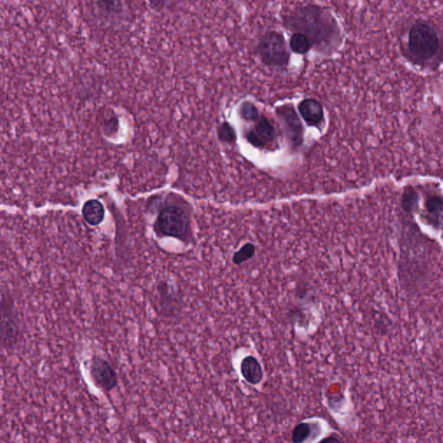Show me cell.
<instances>
[{
	"instance_id": "cell-8",
	"label": "cell",
	"mask_w": 443,
	"mask_h": 443,
	"mask_svg": "<svg viewBox=\"0 0 443 443\" xmlns=\"http://www.w3.org/2000/svg\"><path fill=\"white\" fill-rule=\"evenodd\" d=\"M273 137H275V129H273L272 124L265 117L261 118L255 129L249 131L246 134V138L249 143L255 147H264L266 144L273 140Z\"/></svg>"
},
{
	"instance_id": "cell-10",
	"label": "cell",
	"mask_w": 443,
	"mask_h": 443,
	"mask_svg": "<svg viewBox=\"0 0 443 443\" xmlns=\"http://www.w3.org/2000/svg\"><path fill=\"white\" fill-rule=\"evenodd\" d=\"M280 116H282L289 129L291 140L294 145H299L302 141V126L296 111L292 107L289 106L280 107Z\"/></svg>"
},
{
	"instance_id": "cell-18",
	"label": "cell",
	"mask_w": 443,
	"mask_h": 443,
	"mask_svg": "<svg viewBox=\"0 0 443 443\" xmlns=\"http://www.w3.org/2000/svg\"><path fill=\"white\" fill-rule=\"evenodd\" d=\"M240 114L246 120L254 121L258 119V109L254 104L251 102H244L242 104L240 109Z\"/></svg>"
},
{
	"instance_id": "cell-17",
	"label": "cell",
	"mask_w": 443,
	"mask_h": 443,
	"mask_svg": "<svg viewBox=\"0 0 443 443\" xmlns=\"http://www.w3.org/2000/svg\"><path fill=\"white\" fill-rule=\"evenodd\" d=\"M255 252V246L251 244V242H248V244L242 246L238 251L235 253L232 261H233L235 265H241L242 263L254 257Z\"/></svg>"
},
{
	"instance_id": "cell-21",
	"label": "cell",
	"mask_w": 443,
	"mask_h": 443,
	"mask_svg": "<svg viewBox=\"0 0 443 443\" xmlns=\"http://www.w3.org/2000/svg\"><path fill=\"white\" fill-rule=\"evenodd\" d=\"M321 442H341V440L338 439L337 436L334 437V436H327V437L321 440Z\"/></svg>"
},
{
	"instance_id": "cell-6",
	"label": "cell",
	"mask_w": 443,
	"mask_h": 443,
	"mask_svg": "<svg viewBox=\"0 0 443 443\" xmlns=\"http://www.w3.org/2000/svg\"><path fill=\"white\" fill-rule=\"evenodd\" d=\"M157 225L166 237L185 239L189 232L190 220L181 208L166 206L159 215Z\"/></svg>"
},
{
	"instance_id": "cell-3",
	"label": "cell",
	"mask_w": 443,
	"mask_h": 443,
	"mask_svg": "<svg viewBox=\"0 0 443 443\" xmlns=\"http://www.w3.org/2000/svg\"><path fill=\"white\" fill-rule=\"evenodd\" d=\"M257 51L261 61L269 67L283 69L289 64V51L285 38L278 31H269L260 38Z\"/></svg>"
},
{
	"instance_id": "cell-1",
	"label": "cell",
	"mask_w": 443,
	"mask_h": 443,
	"mask_svg": "<svg viewBox=\"0 0 443 443\" xmlns=\"http://www.w3.org/2000/svg\"><path fill=\"white\" fill-rule=\"evenodd\" d=\"M284 26L293 33L309 38L313 46L320 51L335 48L341 37L337 21L328 10L315 5L297 7L284 17Z\"/></svg>"
},
{
	"instance_id": "cell-5",
	"label": "cell",
	"mask_w": 443,
	"mask_h": 443,
	"mask_svg": "<svg viewBox=\"0 0 443 443\" xmlns=\"http://www.w3.org/2000/svg\"><path fill=\"white\" fill-rule=\"evenodd\" d=\"M157 314L161 318H173L181 313L183 300L180 291L168 280H161L156 284Z\"/></svg>"
},
{
	"instance_id": "cell-11",
	"label": "cell",
	"mask_w": 443,
	"mask_h": 443,
	"mask_svg": "<svg viewBox=\"0 0 443 443\" xmlns=\"http://www.w3.org/2000/svg\"><path fill=\"white\" fill-rule=\"evenodd\" d=\"M299 111L309 126H318L323 118V109L316 100L306 99L299 104Z\"/></svg>"
},
{
	"instance_id": "cell-16",
	"label": "cell",
	"mask_w": 443,
	"mask_h": 443,
	"mask_svg": "<svg viewBox=\"0 0 443 443\" xmlns=\"http://www.w3.org/2000/svg\"><path fill=\"white\" fill-rule=\"evenodd\" d=\"M313 424L308 422H300L293 429L291 440L293 443H301L307 441L313 433Z\"/></svg>"
},
{
	"instance_id": "cell-9",
	"label": "cell",
	"mask_w": 443,
	"mask_h": 443,
	"mask_svg": "<svg viewBox=\"0 0 443 443\" xmlns=\"http://www.w3.org/2000/svg\"><path fill=\"white\" fill-rule=\"evenodd\" d=\"M241 375L246 382L251 386H258L262 383L264 372L259 360L254 356L248 355L242 359L240 365Z\"/></svg>"
},
{
	"instance_id": "cell-15",
	"label": "cell",
	"mask_w": 443,
	"mask_h": 443,
	"mask_svg": "<svg viewBox=\"0 0 443 443\" xmlns=\"http://www.w3.org/2000/svg\"><path fill=\"white\" fill-rule=\"evenodd\" d=\"M289 46L294 53L305 55L311 50L313 44L306 35L294 33L290 38Z\"/></svg>"
},
{
	"instance_id": "cell-20",
	"label": "cell",
	"mask_w": 443,
	"mask_h": 443,
	"mask_svg": "<svg viewBox=\"0 0 443 443\" xmlns=\"http://www.w3.org/2000/svg\"><path fill=\"white\" fill-rule=\"evenodd\" d=\"M178 1H179V0H149L152 8L157 10L164 9L165 7L172 6Z\"/></svg>"
},
{
	"instance_id": "cell-14",
	"label": "cell",
	"mask_w": 443,
	"mask_h": 443,
	"mask_svg": "<svg viewBox=\"0 0 443 443\" xmlns=\"http://www.w3.org/2000/svg\"><path fill=\"white\" fill-rule=\"evenodd\" d=\"M429 221L435 227L443 228V200L441 197L433 196L428 197L426 202Z\"/></svg>"
},
{
	"instance_id": "cell-4",
	"label": "cell",
	"mask_w": 443,
	"mask_h": 443,
	"mask_svg": "<svg viewBox=\"0 0 443 443\" xmlns=\"http://www.w3.org/2000/svg\"><path fill=\"white\" fill-rule=\"evenodd\" d=\"M20 327L19 314L12 296L2 291L1 298V346L6 351H12L19 344Z\"/></svg>"
},
{
	"instance_id": "cell-13",
	"label": "cell",
	"mask_w": 443,
	"mask_h": 443,
	"mask_svg": "<svg viewBox=\"0 0 443 443\" xmlns=\"http://www.w3.org/2000/svg\"><path fill=\"white\" fill-rule=\"evenodd\" d=\"M97 9L107 19H117L124 12L123 0H96Z\"/></svg>"
},
{
	"instance_id": "cell-2",
	"label": "cell",
	"mask_w": 443,
	"mask_h": 443,
	"mask_svg": "<svg viewBox=\"0 0 443 443\" xmlns=\"http://www.w3.org/2000/svg\"><path fill=\"white\" fill-rule=\"evenodd\" d=\"M408 51L417 62H427L434 57L439 50L440 41L436 31L426 24H415L410 31Z\"/></svg>"
},
{
	"instance_id": "cell-7",
	"label": "cell",
	"mask_w": 443,
	"mask_h": 443,
	"mask_svg": "<svg viewBox=\"0 0 443 443\" xmlns=\"http://www.w3.org/2000/svg\"><path fill=\"white\" fill-rule=\"evenodd\" d=\"M90 377L98 389L109 393L118 386L116 370L105 359L100 356H93L89 365Z\"/></svg>"
},
{
	"instance_id": "cell-12",
	"label": "cell",
	"mask_w": 443,
	"mask_h": 443,
	"mask_svg": "<svg viewBox=\"0 0 443 443\" xmlns=\"http://www.w3.org/2000/svg\"><path fill=\"white\" fill-rule=\"evenodd\" d=\"M82 216L90 225H98L102 223L105 216L102 203L95 199L89 200L83 206Z\"/></svg>"
},
{
	"instance_id": "cell-19",
	"label": "cell",
	"mask_w": 443,
	"mask_h": 443,
	"mask_svg": "<svg viewBox=\"0 0 443 443\" xmlns=\"http://www.w3.org/2000/svg\"><path fill=\"white\" fill-rule=\"evenodd\" d=\"M219 137L221 140L226 142H234L235 141V133L233 128L231 127L230 124L224 123L221 125L219 127Z\"/></svg>"
}]
</instances>
